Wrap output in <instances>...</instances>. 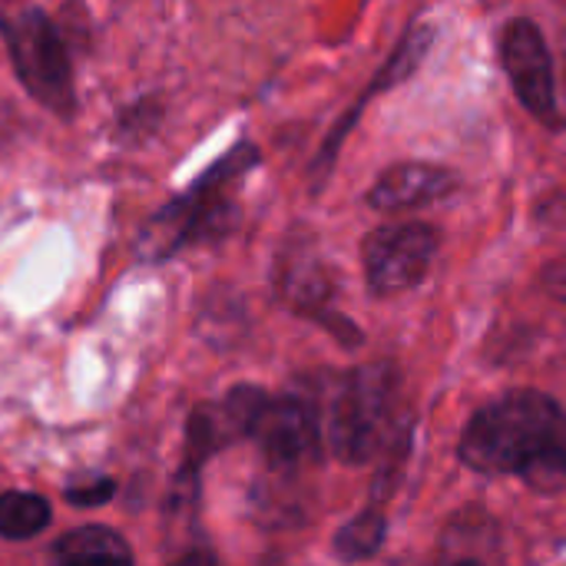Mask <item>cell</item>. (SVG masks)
<instances>
[{"label": "cell", "mask_w": 566, "mask_h": 566, "mask_svg": "<svg viewBox=\"0 0 566 566\" xmlns=\"http://www.w3.org/2000/svg\"><path fill=\"white\" fill-rule=\"evenodd\" d=\"M521 478L537 488V491H560L566 484V428L560 434V441L554 448H547L537 461H531Z\"/></svg>", "instance_id": "cell-12"}, {"label": "cell", "mask_w": 566, "mask_h": 566, "mask_svg": "<svg viewBox=\"0 0 566 566\" xmlns=\"http://www.w3.org/2000/svg\"><path fill=\"white\" fill-rule=\"evenodd\" d=\"M113 491H116L113 481H96V484H86V488H70L66 501L73 507H96V504H106L113 497Z\"/></svg>", "instance_id": "cell-13"}, {"label": "cell", "mask_w": 566, "mask_h": 566, "mask_svg": "<svg viewBox=\"0 0 566 566\" xmlns=\"http://www.w3.org/2000/svg\"><path fill=\"white\" fill-rule=\"evenodd\" d=\"M50 524V504L36 494L7 491L0 494V537L7 541H27Z\"/></svg>", "instance_id": "cell-10"}, {"label": "cell", "mask_w": 566, "mask_h": 566, "mask_svg": "<svg viewBox=\"0 0 566 566\" xmlns=\"http://www.w3.org/2000/svg\"><path fill=\"white\" fill-rule=\"evenodd\" d=\"M53 557L60 564H86V560H99V564H133V551L109 527H80V531H70L63 541H56Z\"/></svg>", "instance_id": "cell-9"}, {"label": "cell", "mask_w": 566, "mask_h": 566, "mask_svg": "<svg viewBox=\"0 0 566 566\" xmlns=\"http://www.w3.org/2000/svg\"><path fill=\"white\" fill-rule=\"evenodd\" d=\"M398 405V375L391 365H361L348 371L332 401L325 438L338 461L368 464L391 434V418Z\"/></svg>", "instance_id": "cell-2"}, {"label": "cell", "mask_w": 566, "mask_h": 566, "mask_svg": "<svg viewBox=\"0 0 566 566\" xmlns=\"http://www.w3.org/2000/svg\"><path fill=\"white\" fill-rule=\"evenodd\" d=\"M501 60L511 76L517 99L541 119L557 126V86H554V63L544 43V33L531 20H511L501 33Z\"/></svg>", "instance_id": "cell-6"}, {"label": "cell", "mask_w": 566, "mask_h": 566, "mask_svg": "<svg viewBox=\"0 0 566 566\" xmlns=\"http://www.w3.org/2000/svg\"><path fill=\"white\" fill-rule=\"evenodd\" d=\"M554 292H557V295L566 302V275H560V279L554 282Z\"/></svg>", "instance_id": "cell-14"}, {"label": "cell", "mask_w": 566, "mask_h": 566, "mask_svg": "<svg viewBox=\"0 0 566 566\" xmlns=\"http://www.w3.org/2000/svg\"><path fill=\"white\" fill-rule=\"evenodd\" d=\"M361 255L368 289L375 295H398L428 275L438 255V235L424 222H391L365 239Z\"/></svg>", "instance_id": "cell-4"}, {"label": "cell", "mask_w": 566, "mask_h": 566, "mask_svg": "<svg viewBox=\"0 0 566 566\" xmlns=\"http://www.w3.org/2000/svg\"><path fill=\"white\" fill-rule=\"evenodd\" d=\"M566 415L541 391H511L481 408L461 434L458 454L481 474H521L560 441Z\"/></svg>", "instance_id": "cell-1"}, {"label": "cell", "mask_w": 566, "mask_h": 566, "mask_svg": "<svg viewBox=\"0 0 566 566\" xmlns=\"http://www.w3.org/2000/svg\"><path fill=\"white\" fill-rule=\"evenodd\" d=\"M385 534H388V521L378 511H365L338 531L335 554L342 560H365L378 554V547L385 544Z\"/></svg>", "instance_id": "cell-11"}, {"label": "cell", "mask_w": 566, "mask_h": 566, "mask_svg": "<svg viewBox=\"0 0 566 566\" xmlns=\"http://www.w3.org/2000/svg\"><path fill=\"white\" fill-rule=\"evenodd\" d=\"M0 33L7 40L13 70L27 93L60 116H73V70L56 27L36 7H10L0 17Z\"/></svg>", "instance_id": "cell-3"}, {"label": "cell", "mask_w": 566, "mask_h": 566, "mask_svg": "<svg viewBox=\"0 0 566 566\" xmlns=\"http://www.w3.org/2000/svg\"><path fill=\"white\" fill-rule=\"evenodd\" d=\"M252 438L275 474H295L322 454V418L305 398H269Z\"/></svg>", "instance_id": "cell-5"}, {"label": "cell", "mask_w": 566, "mask_h": 566, "mask_svg": "<svg viewBox=\"0 0 566 566\" xmlns=\"http://www.w3.org/2000/svg\"><path fill=\"white\" fill-rule=\"evenodd\" d=\"M265 401L269 395L262 388L242 385V388H232L222 401L196 408L186 428V468L196 471L209 454L229 448L232 441L252 438V428Z\"/></svg>", "instance_id": "cell-7"}, {"label": "cell", "mask_w": 566, "mask_h": 566, "mask_svg": "<svg viewBox=\"0 0 566 566\" xmlns=\"http://www.w3.org/2000/svg\"><path fill=\"white\" fill-rule=\"evenodd\" d=\"M454 189H458V176L451 169L428 166V163H405V166L388 169L371 186L368 202L378 212H408V209L438 202Z\"/></svg>", "instance_id": "cell-8"}]
</instances>
